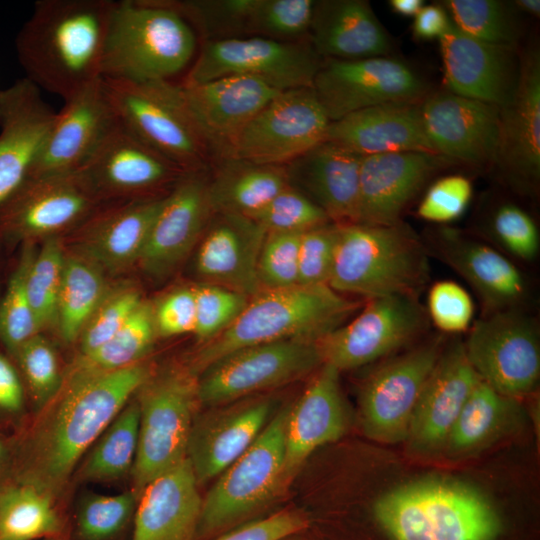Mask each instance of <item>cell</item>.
Listing matches in <instances>:
<instances>
[{
	"label": "cell",
	"instance_id": "1",
	"mask_svg": "<svg viewBox=\"0 0 540 540\" xmlns=\"http://www.w3.org/2000/svg\"><path fill=\"white\" fill-rule=\"evenodd\" d=\"M151 374L142 361L110 371L77 365L35 432L27 483L51 496L58 493L84 452Z\"/></svg>",
	"mask_w": 540,
	"mask_h": 540
},
{
	"label": "cell",
	"instance_id": "2",
	"mask_svg": "<svg viewBox=\"0 0 540 540\" xmlns=\"http://www.w3.org/2000/svg\"><path fill=\"white\" fill-rule=\"evenodd\" d=\"M115 0H39L16 38L26 78L40 90L69 98L102 78L101 66Z\"/></svg>",
	"mask_w": 540,
	"mask_h": 540
},
{
	"label": "cell",
	"instance_id": "3",
	"mask_svg": "<svg viewBox=\"0 0 540 540\" xmlns=\"http://www.w3.org/2000/svg\"><path fill=\"white\" fill-rule=\"evenodd\" d=\"M360 306L328 285L261 290L228 328L202 344L188 366L198 376L245 347L286 339L319 341Z\"/></svg>",
	"mask_w": 540,
	"mask_h": 540
},
{
	"label": "cell",
	"instance_id": "4",
	"mask_svg": "<svg viewBox=\"0 0 540 540\" xmlns=\"http://www.w3.org/2000/svg\"><path fill=\"white\" fill-rule=\"evenodd\" d=\"M196 49L192 23L175 1H115L101 75L136 83L174 82Z\"/></svg>",
	"mask_w": 540,
	"mask_h": 540
},
{
	"label": "cell",
	"instance_id": "5",
	"mask_svg": "<svg viewBox=\"0 0 540 540\" xmlns=\"http://www.w3.org/2000/svg\"><path fill=\"white\" fill-rule=\"evenodd\" d=\"M373 514L391 540H497L503 527L483 494L442 478L388 491L375 502Z\"/></svg>",
	"mask_w": 540,
	"mask_h": 540
},
{
	"label": "cell",
	"instance_id": "6",
	"mask_svg": "<svg viewBox=\"0 0 540 540\" xmlns=\"http://www.w3.org/2000/svg\"><path fill=\"white\" fill-rule=\"evenodd\" d=\"M428 251L407 224H339L328 286L368 299L416 295L429 280Z\"/></svg>",
	"mask_w": 540,
	"mask_h": 540
},
{
	"label": "cell",
	"instance_id": "7",
	"mask_svg": "<svg viewBox=\"0 0 540 540\" xmlns=\"http://www.w3.org/2000/svg\"><path fill=\"white\" fill-rule=\"evenodd\" d=\"M139 391L138 448L131 470L132 492L137 499L153 479L187 457L200 404L198 376L189 366L152 373Z\"/></svg>",
	"mask_w": 540,
	"mask_h": 540
},
{
	"label": "cell",
	"instance_id": "8",
	"mask_svg": "<svg viewBox=\"0 0 540 540\" xmlns=\"http://www.w3.org/2000/svg\"><path fill=\"white\" fill-rule=\"evenodd\" d=\"M290 406L280 409L255 441L219 476L202 499L197 533L210 535L246 518L285 485V431Z\"/></svg>",
	"mask_w": 540,
	"mask_h": 540
},
{
	"label": "cell",
	"instance_id": "9",
	"mask_svg": "<svg viewBox=\"0 0 540 540\" xmlns=\"http://www.w3.org/2000/svg\"><path fill=\"white\" fill-rule=\"evenodd\" d=\"M537 327L519 308L485 313L475 320L463 345L480 380L513 399L533 392L540 376Z\"/></svg>",
	"mask_w": 540,
	"mask_h": 540
},
{
	"label": "cell",
	"instance_id": "10",
	"mask_svg": "<svg viewBox=\"0 0 540 540\" xmlns=\"http://www.w3.org/2000/svg\"><path fill=\"white\" fill-rule=\"evenodd\" d=\"M322 62L310 44L260 36L209 39L183 82L243 76L286 91L312 87Z\"/></svg>",
	"mask_w": 540,
	"mask_h": 540
},
{
	"label": "cell",
	"instance_id": "11",
	"mask_svg": "<svg viewBox=\"0 0 540 540\" xmlns=\"http://www.w3.org/2000/svg\"><path fill=\"white\" fill-rule=\"evenodd\" d=\"M323 364L318 341L286 339L236 350L198 375L200 404L219 407L298 380Z\"/></svg>",
	"mask_w": 540,
	"mask_h": 540
},
{
	"label": "cell",
	"instance_id": "12",
	"mask_svg": "<svg viewBox=\"0 0 540 540\" xmlns=\"http://www.w3.org/2000/svg\"><path fill=\"white\" fill-rule=\"evenodd\" d=\"M329 123L312 87L282 91L238 132L224 157L283 166L322 143Z\"/></svg>",
	"mask_w": 540,
	"mask_h": 540
},
{
	"label": "cell",
	"instance_id": "13",
	"mask_svg": "<svg viewBox=\"0 0 540 540\" xmlns=\"http://www.w3.org/2000/svg\"><path fill=\"white\" fill-rule=\"evenodd\" d=\"M312 88L330 121L373 106L420 103L430 94L424 77L392 56L326 59Z\"/></svg>",
	"mask_w": 540,
	"mask_h": 540
},
{
	"label": "cell",
	"instance_id": "14",
	"mask_svg": "<svg viewBox=\"0 0 540 540\" xmlns=\"http://www.w3.org/2000/svg\"><path fill=\"white\" fill-rule=\"evenodd\" d=\"M416 295L368 299L359 314L318 341L323 364L351 370L412 344L429 328Z\"/></svg>",
	"mask_w": 540,
	"mask_h": 540
},
{
	"label": "cell",
	"instance_id": "15",
	"mask_svg": "<svg viewBox=\"0 0 540 540\" xmlns=\"http://www.w3.org/2000/svg\"><path fill=\"white\" fill-rule=\"evenodd\" d=\"M444 334L417 344L378 367L363 384V432L382 443L406 441L421 392L444 350Z\"/></svg>",
	"mask_w": 540,
	"mask_h": 540
},
{
	"label": "cell",
	"instance_id": "16",
	"mask_svg": "<svg viewBox=\"0 0 540 540\" xmlns=\"http://www.w3.org/2000/svg\"><path fill=\"white\" fill-rule=\"evenodd\" d=\"M104 79L118 121L184 171L198 169L207 148L178 104L171 82Z\"/></svg>",
	"mask_w": 540,
	"mask_h": 540
},
{
	"label": "cell",
	"instance_id": "17",
	"mask_svg": "<svg viewBox=\"0 0 540 540\" xmlns=\"http://www.w3.org/2000/svg\"><path fill=\"white\" fill-rule=\"evenodd\" d=\"M173 94L206 148L223 156L238 132L280 92L258 79L228 76L171 82Z\"/></svg>",
	"mask_w": 540,
	"mask_h": 540
},
{
	"label": "cell",
	"instance_id": "18",
	"mask_svg": "<svg viewBox=\"0 0 540 540\" xmlns=\"http://www.w3.org/2000/svg\"><path fill=\"white\" fill-rule=\"evenodd\" d=\"M517 191L535 193L540 180V53L536 45L520 55V71L510 101L499 108L494 164Z\"/></svg>",
	"mask_w": 540,
	"mask_h": 540
},
{
	"label": "cell",
	"instance_id": "19",
	"mask_svg": "<svg viewBox=\"0 0 540 540\" xmlns=\"http://www.w3.org/2000/svg\"><path fill=\"white\" fill-rule=\"evenodd\" d=\"M421 117L432 150L457 164L493 165L499 138V107L453 94L430 93Z\"/></svg>",
	"mask_w": 540,
	"mask_h": 540
},
{
	"label": "cell",
	"instance_id": "20",
	"mask_svg": "<svg viewBox=\"0 0 540 540\" xmlns=\"http://www.w3.org/2000/svg\"><path fill=\"white\" fill-rule=\"evenodd\" d=\"M116 122L104 79L99 78L64 100L29 178L79 171Z\"/></svg>",
	"mask_w": 540,
	"mask_h": 540
},
{
	"label": "cell",
	"instance_id": "21",
	"mask_svg": "<svg viewBox=\"0 0 540 540\" xmlns=\"http://www.w3.org/2000/svg\"><path fill=\"white\" fill-rule=\"evenodd\" d=\"M456 165L433 152L402 151L363 156L359 174L357 223L393 225L424 185Z\"/></svg>",
	"mask_w": 540,
	"mask_h": 540
},
{
	"label": "cell",
	"instance_id": "22",
	"mask_svg": "<svg viewBox=\"0 0 540 540\" xmlns=\"http://www.w3.org/2000/svg\"><path fill=\"white\" fill-rule=\"evenodd\" d=\"M446 90L497 107L512 98L520 71L516 47L487 43L460 31L451 21L438 39Z\"/></svg>",
	"mask_w": 540,
	"mask_h": 540
},
{
	"label": "cell",
	"instance_id": "23",
	"mask_svg": "<svg viewBox=\"0 0 540 540\" xmlns=\"http://www.w3.org/2000/svg\"><path fill=\"white\" fill-rule=\"evenodd\" d=\"M214 212L208 180L198 169L185 171L164 196L140 257L156 277L172 272L202 237Z\"/></svg>",
	"mask_w": 540,
	"mask_h": 540
},
{
	"label": "cell",
	"instance_id": "24",
	"mask_svg": "<svg viewBox=\"0 0 540 540\" xmlns=\"http://www.w3.org/2000/svg\"><path fill=\"white\" fill-rule=\"evenodd\" d=\"M55 115L26 77L0 90V207L30 177Z\"/></svg>",
	"mask_w": 540,
	"mask_h": 540
},
{
	"label": "cell",
	"instance_id": "25",
	"mask_svg": "<svg viewBox=\"0 0 540 540\" xmlns=\"http://www.w3.org/2000/svg\"><path fill=\"white\" fill-rule=\"evenodd\" d=\"M424 244L428 253H433L467 281L486 313L519 308L526 299L525 275L494 247L451 228L438 229Z\"/></svg>",
	"mask_w": 540,
	"mask_h": 540
},
{
	"label": "cell",
	"instance_id": "26",
	"mask_svg": "<svg viewBox=\"0 0 540 540\" xmlns=\"http://www.w3.org/2000/svg\"><path fill=\"white\" fill-rule=\"evenodd\" d=\"M98 198L143 194L177 180L185 171L128 131L117 119L98 148L78 171Z\"/></svg>",
	"mask_w": 540,
	"mask_h": 540
},
{
	"label": "cell",
	"instance_id": "27",
	"mask_svg": "<svg viewBox=\"0 0 540 540\" xmlns=\"http://www.w3.org/2000/svg\"><path fill=\"white\" fill-rule=\"evenodd\" d=\"M195 256V271L209 283L253 297L261 291L258 259L266 230L252 218L214 213Z\"/></svg>",
	"mask_w": 540,
	"mask_h": 540
},
{
	"label": "cell",
	"instance_id": "28",
	"mask_svg": "<svg viewBox=\"0 0 540 540\" xmlns=\"http://www.w3.org/2000/svg\"><path fill=\"white\" fill-rule=\"evenodd\" d=\"M480 378L463 342L444 348L421 392L406 441L418 453L445 447L449 432Z\"/></svg>",
	"mask_w": 540,
	"mask_h": 540
},
{
	"label": "cell",
	"instance_id": "29",
	"mask_svg": "<svg viewBox=\"0 0 540 540\" xmlns=\"http://www.w3.org/2000/svg\"><path fill=\"white\" fill-rule=\"evenodd\" d=\"M339 374L334 367L322 364L289 409L285 431V484L317 448L337 441L348 429L349 416Z\"/></svg>",
	"mask_w": 540,
	"mask_h": 540
},
{
	"label": "cell",
	"instance_id": "30",
	"mask_svg": "<svg viewBox=\"0 0 540 540\" xmlns=\"http://www.w3.org/2000/svg\"><path fill=\"white\" fill-rule=\"evenodd\" d=\"M273 409L270 398L247 400L205 414L192 426L187 458L198 483L220 475L258 437Z\"/></svg>",
	"mask_w": 540,
	"mask_h": 540
},
{
	"label": "cell",
	"instance_id": "31",
	"mask_svg": "<svg viewBox=\"0 0 540 540\" xmlns=\"http://www.w3.org/2000/svg\"><path fill=\"white\" fill-rule=\"evenodd\" d=\"M362 156L323 141L290 162L288 184L312 200L331 222L358 221Z\"/></svg>",
	"mask_w": 540,
	"mask_h": 540
},
{
	"label": "cell",
	"instance_id": "32",
	"mask_svg": "<svg viewBox=\"0 0 540 540\" xmlns=\"http://www.w3.org/2000/svg\"><path fill=\"white\" fill-rule=\"evenodd\" d=\"M420 103L384 104L355 111L330 121L324 141L362 157L402 151L435 153L424 131Z\"/></svg>",
	"mask_w": 540,
	"mask_h": 540
},
{
	"label": "cell",
	"instance_id": "33",
	"mask_svg": "<svg viewBox=\"0 0 540 540\" xmlns=\"http://www.w3.org/2000/svg\"><path fill=\"white\" fill-rule=\"evenodd\" d=\"M198 484L187 457L153 479L138 498L132 540H192L202 509Z\"/></svg>",
	"mask_w": 540,
	"mask_h": 540
},
{
	"label": "cell",
	"instance_id": "34",
	"mask_svg": "<svg viewBox=\"0 0 540 540\" xmlns=\"http://www.w3.org/2000/svg\"><path fill=\"white\" fill-rule=\"evenodd\" d=\"M309 33L310 45L325 60L390 56L393 45L365 0L315 1Z\"/></svg>",
	"mask_w": 540,
	"mask_h": 540
},
{
	"label": "cell",
	"instance_id": "35",
	"mask_svg": "<svg viewBox=\"0 0 540 540\" xmlns=\"http://www.w3.org/2000/svg\"><path fill=\"white\" fill-rule=\"evenodd\" d=\"M14 194L19 198L10 221L32 236L53 234L79 222L97 200L78 171L29 178Z\"/></svg>",
	"mask_w": 540,
	"mask_h": 540
},
{
	"label": "cell",
	"instance_id": "36",
	"mask_svg": "<svg viewBox=\"0 0 540 540\" xmlns=\"http://www.w3.org/2000/svg\"><path fill=\"white\" fill-rule=\"evenodd\" d=\"M164 196L128 201L98 216L89 226V257L111 270L139 261Z\"/></svg>",
	"mask_w": 540,
	"mask_h": 540
},
{
	"label": "cell",
	"instance_id": "37",
	"mask_svg": "<svg viewBox=\"0 0 540 540\" xmlns=\"http://www.w3.org/2000/svg\"><path fill=\"white\" fill-rule=\"evenodd\" d=\"M288 185L283 166L225 158L214 178L208 180V191L214 213L249 216Z\"/></svg>",
	"mask_w": 540,
	"mask_h": 540
},
{
	"label": "cell",
	"instance_id": "38",
	"mask_svg": "<svg viewBox=\"0 0 540 540\" xmlns=\"http://www.w3.org/2000/svg\"><path fill=\"white\" fill-rule=\"evenodd\" d=\"M517 410L516 399L479 381L469 394L446 440L453 454L472 452L504 431Z\"/></svg>",
	"mask_w": 540,
	"mask_h": 540
},
{
	"label": "cell",
	"instance_id": "39",
	"mask_svg": "<svg viewBox=\"0 0 540 540\" xmlns=\"http://www.w3.org/2000/svg\"><path fill=\"white\" fill-rule=\"evenodd\" d=\"M100 269L90 257L65 256L56 321L67 343L80 337L106 293Z\"/></svg>",
	"mask_w": 540,
	"mask_h": 540
},
{
	"label": "cell",
	"instance_id": "40",
	"mask_svg": "<svg viewBox=\"0 0 540 540\" xmlns=\"http://www.w3.org/2000/svg\"><path fill=\"white\" fill-rule=\"evenodd\" d=\"M139 405L128 402L97 439L81 474L91 481H110L132 470L139 437Z\"/></svg>",
	"mask_w": 540,
	"mask_h": 540
},
{
	"label": "cell",
	"instance_id": "41",
	"mask_svg": "<svg viewBox=\"0 0 540 540\" xmlns=\"http://www.w3.org/2000/svg\"><path fill=\"white\" fill-rule=\"evenodd\" d=\"M59 530L49 493L27 482L0 493V540L45 539Z\"/></svg>",
	"mask_w": 540,
	"mask_h": 540
},
{
	"label": "cell",
	"instance_id": "42",
	"mask_svg": "<svg viewBox=\"0 0 540 540\" xmlns=\"http://www.w3.org/2000/svg\"><path fill=\"white\" fill-rule=\"evenodd\" d=\"M442 6L463 33L487 43L516 47L521 26L511 1L446 0Z\"/></svg>",
	"mask_w": 540,
	"mask_h": 540
},
{
	"label": "cell",
	"instance_id": "43",
	"mask_svg": "<svg viewBox=\"0 0 540 540\" xmlns=\"http://www.w3.org/2000/svg\"><path fill=\"white\" fill-rule=\"evenodd\" d=\"M157 330L153 306L142 301L120 330L78 365L102 371L121 369L139 363L153 347Z\"/></svg>",
	"mask_w": 540,
	"mask_h": 540
},
{
	"label": "cell",
	"instance_id": "44",
	"mask_svg": "<svg viewBox=\"0 0 540 540\" xmlns=\"http://www.w3.org/2000/svg\"><path fill=\"white\" fill-rule=\"evenodd\" d=\"M60 240L46 239L30 264L26 291L39 331L56 322L65 256Z\"/></svg>",
	"mask_w": 540,
	"mask_h": 540
},
{
	"label": "cell",
	"instance_id": "45",
	"mask_svg": "<svg viewBox=\"0 0 540 540\" xmlns=\"http://www.w3.org/2000/svg\"><path fill=\"white\" fill-rule=\"evenodd\" d=\"M34 255L31 247L24 251L0 306V338L14 354L39 332L26 291V278Z\"/></svg>",
	"mask_w": 540,
	"mask_h": 540
},
{
	"label": "cell",
	"instance_id": "46",
	"mask_svg": "<svg viewBox=\"0 0 540 540\" xmlns=\"http://www.w3.org/2000/svg\"><path fill=\"white\" fill-rule=\"evenodd\" d=\"M313 0H253L247 34L290 41L309 32Z\"/></svg>",
	"mask_w": 540,
	"mask_h": 540
},
{
	"label": "cell",
	"instance_id": "47",
	"mask_svg": "<svg viewBox=\"0 0 540 540\" xmlns=\"http://www.w3.org/2000/svg\"><path fill=\"white\" fill-rule=\"evenodd\" d=\"M248 217L256 221L266 232L303 233L331 222L321 208L290 185Z\"/></svg>",
	"mask_w": 540,
	"mask_h": 540
},
{
	"label": "cell",
	"instance_id": "48",
	"mask_svg": "<svg viewBox=\"0 0 540 540\" xmlns=\"http://www.w3.org/2000/svg\"><path fill=\"white\" fill-rule=\"evenodd\" d=\"M137 500L132 490L116 495L87 496L77 515L78 534L84 540L113 537L131 517Z\"/></svg>",
	"mask_w": 540,
	"mask_h": 540
},
{
	"label": "cell",
	"instance_id": "49",
	"mask_svg": "<svg viewBox=\"0 0 540 540\" xmlns=\"http://www.w3.org/2000/svg\"><path fill=\"white\" fill-rule=\"evenodd\" d=\"M141 302L139 291L132 286L106 291L79 337L82 356L89 355L110 340Z\"/></svg>",
	"mask_w": 540,
	"mask_h": 540
},
{
	"label": "cell",
	"instance_id": "50",
	"mask_svg": "<svg viewBox=\"0 0 540 540\" xmlns=\"http://www.w3.org/2000/svg\"><path fill=\"white\" fill-rule=\"evenodd\" d=\"M195 296L194 334L206 342L228 328L241 314L250 297L214 284L193 287Z\"/></svg>",
	"mask_w": 540,
	"mask_h": 540
},
{
	"label": "cell",
	"instance_id": "51",
	"mask_svg": "<svg viewBox=\"0 0 540 540\" xmlns=\"http://www.w3.org/2000/svg\"><path fill=\"white\" fill-rule=\"evenodd\" d=\"M301 233L267 232L259 259L261 290L282 289L298 284V254Z\"/></svg>",
	"mask_w": 540,
	"mask_h": 540
},
{
	"label": "cell",
	"instance_id": "52",
	"mask_svg": "<svg viewBox=\"0 0 540 540\" xmlns=\"http://www.w3.org/2000/svg\"><path fill=\"white\" fill-rule=\"evenodd\" d=\"M489 229L496 243L513 257L528 262L538 255V227L521 207L513 203L499 205L490 217Z\"/></svg>",
	"mask_w": 540,
	"mask_h": 540
},
{
	"label": "cell",
	"instance_id": "53",
	"mask_svg": "<svg viewBox=\"0 0 540 540\" xmlns=\"http://www.w3.org/2000/svg\"><path fill=\"white\" fill-rule=\"evenodd\" d=\"M426 312L441 334H458L472 326L475 307L464 287L452 280H440L428 291Z\"/></svg>",
	"mask_w": 540,
	"mask_h": 540
},
{
	"label": "cell",
	"instance_id": "54",
	"mask_svg": "<svg viewBox=\"0 0 540 540\" xmlns=\"http://www.w3.org/2000/svg\"><path fill=\"white\" fill-rule=\"evenodd\" d=\"M339 224L329 222L300 235L298 284L328 285L338 240Z\"/></svg>",
	"mask_w": 540,
	"mask_h": 540
},
{
	"label": "cell",
	"instance_id": "55",
	"mask_svg": "<svg viewBox=\"0 0 540 540\" xmlns=\"http://www.w3.org/2000/svg\"><path fill=\"white\" fill-rule=\"evenodd\" d=\"M35 400L45 406L59 392L60 378L56 354L49 342L36 334L17 351Z\"/></svg>",
	"mask_w": 540,
	"mask_h": 540
},
{
	"label": "cell",
	"instance_id": "56",
	"mask_svg": "<svg viewBox=\"0 0 540 540\" xmlns=\"http://www.w3.org/2000/svg\"><path fill=\"white\" fill-rule=\"evenodd\" d=\"M472 193V183L467 177L459 174L443 176L426 190L417 215L432 223L452 222L466 211Z\"/></svg>",
	"mask_w": 540,
	"mask_h": 540
},
{
	"label": "cell",
	"instance_id": "57",
	"mask_svg": "<svg viewBox=\"0 0 540 540\" xmlns=\"http://www.w3.org/2000/svg\"><path fill=\"white\" fill-rule=\"evenodd\" d=\"M153 309L158 335L170 337L194 332L196 309L193 287L169 293Z\"/></svg>",
	"mask_w": 540,
	"mask_h": 540
},
{
	"label": "cell",
	"instance_id": "58",
	"mask_svg": "<svg viewBox=\"0 0 540 540\" xmlns=\"http://www.w3.org/2000/svg\"><path fill=\"white\" fill-rule=\"evenodd\" d=\"M307 525V519L301 513L282 511L239 526L215 540H283Z\"/></svg>",
	"mask_w": 540,
	"mask_h": 540
},
{
	"label": "cell",
	"instance_id": "59",
	"mask_svg": "<svg viewBox=\"0 0 540 540\" xmlns=\"http://www.w3.org/2000/svg\"><path fill=\"white\" fill-rule=\"evenodd\" d=\"M449 23V15L442 4L424 5L414 16L413 35L420 40L439 39Z\"/></svg>",
	"mask_w": 540,
	"mask_h": 540
},
{
	"label": "cell",
	"instance_id": "60",
	"mask_svg": "<svg viewBox=\"0 0 540 540\" xmlns=\"http://www.w3.org/2000/svg\"><path fill=\"white\" fill-rule=\"evenodd\" d=\"M23 404V389L18 375L9 361L0 355V407L18 411Z\"/></svg>",
	"mask_w": 540,
	"mask_h": 540
},
{
	"label": "cell",
	"instance_id": "61",
	"mask_svg": "<svg viewBox=\"0 0 540 540\" xmlns=\"http://www.w3.org/2000/svg\"><path fill=\"white\" fill-rule=\"evenodd\" d=\"M389 5L393 12L402 16H415L424 6L422 0H390Z\"/></svg>",
	"mask_w": 540,
	"mask_h": 540
},
{
	"label": "cell",
	"instance_id": "62",
	"mask_svg": "<svg viewBox=\"0 0 540 540\" xmlns=\"http://www.w3.org/2000/svg\"><path fill=\"white\" fill-rule=\"evenodd\" d=\"M511 2L518 12H524L537 18L540 15L539 0H516Z\"/></svg>",
	"mask_w": 540,
	"mask_h": 540
},
{
	"label": "cell",
	"instance_id": "63",
	"mask_svg": "<svg viewBox=\"0 0 540 540\" xmlns=\"http://www.w3.org/2000/svg\"><path fill=\"white\" fill-rule=\"evenodd\" d=\"M43 540H65V539H62V538H59L57 536H54V537H49V538H45Z\"/></svg>",
	"mask_w": 540,
	"mask_h": 540
},
{
	"label": "cell",
	"instance_id": "64",
	"mask_svg": "<svg viewBox=\"0 0 540 540\" xmlns=\"http://www.w3.org/2000/svg\"><path fill=\"white\" fill-rule=\"evenodd\" d=\"M1 452H2V447H1V445H0V457H1Z\"/></svg>",
	"mask_w": 540,
	"mask_h": 540
}]
</instances>
